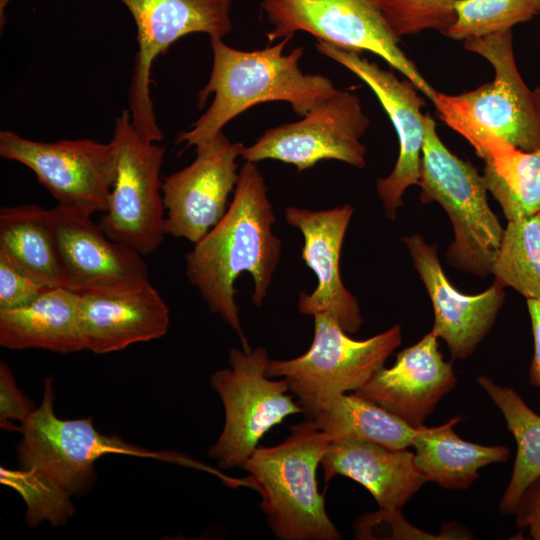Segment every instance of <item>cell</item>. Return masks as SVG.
Masks as SVG:
<instances>
[{
  "instance_id": "obj_1",
  "label": "cell",
  "mask_w": 540,
  "mask_h": 540,
  "mask_svg": "<svg viewBox=\"0 0 540 540\" xmlns=\"http://www.w3.org/2000/svg\"><path fill=\"white\" fill-rule=\"evenodd\" d=\"M55 391L51 376L44 380L41 404L20 426L17 445L20 469H1V479L23 496L26 520L32 527L42 521L64 524L75 512L70 498L86 494L96 478L95 462L109 454L155 456L100 433L93 418L64 420L54 411Z\"/></svg>"
},
{
  "instance_id": "obj_2",
  "label": "cell",
  "mask_w": 540,
  "mask_h": 540,
  "mask_svg": "<svg viewBox=\"0 0 540 540\" xmlns=\"http://www.w3.org/2000/svg\"><path fill=\"white\" fill-rule=\"evenodd\" d=\"M263 175L256 163L239 170L232 201L220 221L186 254V276L210 311L250 347L241 328L234 283L242 272L253 279L252 303L263 304L281 255V240Z\"/></svg>"
},
{
  "instance_id": "obj_3",
  "label": "cell",
  "mask_w": 540,
  "mask_h": 540,
  "mask_svg": "<svg viewBox=\"0 0 540 540\" xmlns=\"http://www.w3.org/2000/svg\"><path fill=\"white\" fill-rule=\"evenodd\" d=\"M292 36L262 50L243 51L210 38L213 62L209 80L199 93V107L214 98L192 129L178 134L177 142L198 147L222 132L233 118L252 106L271 101L288 102L293 111L306 115L338 91L329 78L302 72L304 48L284 49Z\"/></svg>"
},
{
  "instance_id": "obj_4",
  "label": "cell",
  "mask_w": 540,
  "mask_h": 540,
  "mask_svg": "<svg viewBox=\"0 0 540 540\" xmlns=\"http://www.w3.org/2000/svg\"><path fill=\"white\" fill-rule=\"evenodd\" d=\"M328 436L306 419L274 446H258L242 469L261 495L260 508L280 540H339L329 518L316 472L330 444Z\"/></svg>"
},
{
  "instance_id": "obj_5",
  "label": "cell",
  "mask_w": 540,
  "mask_h": 540,
  "mask_svg": "<svg viewBox=\"0 0 540 540\" xmlns=\"http://www.w3.org/2000/svg\"><path fill=\"white\" fill-rule=\"evenodd\" d=\"M464 48L486 59L494 78L458 95L435 92L440 119L476 150L494 136L524 150L540 148V104L515 62L512 30L464 40Z\"/></svg>"
},
{
  "instance_id": "obj_6",
  "label": "cell",
  "mask_w": 540,
  "mask_h": 540,
  "mask_svg": "<svg viewBox=\"0 0 540 540\" xmlns=\"http://www.w3.org/2000/svg\"><path fill=\"white\" fill-rule=\"evenodd\" d=\"M424 123L420 200L438 202L450 218L454 240L446 252L448 263L483 278L492 274L504 229L489 207L483 175L443 144L429 114Z\"/></svg>"
},
{
  "instance_id": "obj_7",
  "label": "cell",
  "mask_w": 540,
  "mask_h": 540,
  "mask_svg": "<svg viewBox=\"0 0 540 540\" xmlns=\"http://www.w3.org/2000/svg\"><path fill=\"white\" fill-rule=\"evenodd\" d=\"M314 336L302 355L271 360L267 375L282 377L309 417L332 398L355 391L381 367L400 345V325L365 340H354L329 313L314 316Z\"/></svg>"
},
{
  "instance_id": "obj_8",
  "label": "cell",
  "mask_w": 540,
  "mask_h": 540,
  "mask_svg": "<svg viewBox=\"0 0 540 540\" xmlns=\"http://www.w3.org/2000/svg\"><path fill=\"white\" fill-rule=\"evenodd\" d=\"M228 361L229 368L215 371L210 378L223 404L225 421L208 455L222 469L242 468L270 429L291 415L304 413L288 393L286 380L267 375L270 359L264 347L233 348Z\"/></svg>"
},
{
  "instance_id": "obj_9",
  "label": "cell",
  "mask_w": 540,
  "mask_h": 540,
  "mask_svg": "<svg viewBox=\"0 0 540 540\" xmlns=\"http://www.w3.org/2000/svg\"><path fill=\"white\" fill-rule=\"evenodd\" d=\"M268 41L306 32L336 48L376 54L431 101L436 90L399 48L375 0H262Z\"/></svg>"
},
{
  "instance_id": "obj_10",
  "label": "cell",
  "mask_w": 540,
  "mask_h": 540,
  "mask_svg": "<svg viewBox=\"0 0 540 540\" xmlns=\"http://www.w3.org/2000/svg\"><path fill=\"white\" fill-rule=\"evenodd\" d=\"M117 167L107 210L98 225L113 241L149 255L164 240L165 208L160 170L165 147L145 141L133 126L129 109L115 120Z\"/></svg>"
},
{
  "instance_id": "obj_11",
  "label": "cell",
  "mask_w": 540,
  "mask_h": 540,
  "mask_svg": "<svg viewBox=\"0 0 540 540\" xmlns=\"http://www.w3.org/2000/svg\"><path fill=\"white\" fill-rule=\"evenodd\" d=\"M137 27L138 50L128 90L131 120L148 142L163 139L150 96L153 61L175 41L191 33L223 38L232 29V0H120Z\"/></svg>"
},
{
  "instance_id": "obj_12",
  "label": "cell",
  "mask_w": 540,
  "mask_h": 540,
  "mask_svg": "<svg viewBox=\"0 0 540 540\" xmlns=\"http://www.w3.org/2000/svg\"><path fill=\"white\" fill-rule=\"evenodd\" d=\"M0 155L28 167L58 204L90 215L107 210L117 167L112 141L40 142L2 130Z\"/></svg>"
},
{
  "instance_id": "obj_13",
  "label": "cell",
  "mask_w": 540,
  "mask_h": 540,
  "mask_svg": "<svg viewBox=\"0 0 540 540\" xmlns=\"http://www.w3.org/2000/svg\"><path fill=\"white\" fill-rule=\"evenodd\" d=\"M370 121L359 97L338 90L296 122L266 130L254 144L244 147L245 161L278 160L299 172L321 160H338L357 168L366 165V147L360 139Z\"/></svg>"
},
{
  "instance_id": "obj_14",
  "label": "cell",
  "mask_w": 540,
  "mask_h": 540,
  "mask_svg": "<svg viewBox=\"0 0 540 540\" xmlns=\"http://www.w3.org/2000/svg\"><path fill=\"white\" fill-rule=\"evenodd\" d=\"M243 148L220 132L196 147L191 164L164 178L166 235L196 244L220 221L238 180L236 160Z\"/></svg>"
},
{
  "instance_id": "obj_15",
  "label": "cell",
  "mask_w": 540,
  "mask_h": 540,
  "mask_svg": "<svg viewBox=\"0 0 540 540\" xmlns=\"http://www.w3.org/2000/svg\"><path fill=\"white\" fill-rule=\"evenodd\" d=\"M65 288L80 295L119 293L149 283L143 255L111 240L88 213L51 208Z\"/></svg>"
},
{
  "instance_id": "obj_16",
  "label": "cell",
  "mask_w": 540,
  "mask_h": 540,
  "mask_svg": "<svg viewBox=\"0 0 540 540\" xmlns=\"http://www.w3.org/2000/svg\"><path fill=\"white\" fill-rule=\"evenodd\" d=\"M315 47L319 53L343 65L371 88L395 128L399 141L397 162L391 173L379 178L376 183L385 214L389 219H394L397 209L403 204L405 190L419 183L425 137V114L421 108L425 102L410 80H399L392 71L382 69L360 54L319 40Z\"/></svg>"
},
{
  "instance_id": "obj_17",
  "label": "cell",
  "mask_w": 540,
  "mask_h": 540,
  "mask_svg": "<svg viewBox=\"0 0 540 540\" xmlns=\"http://www.w3.org/2000/svg\"><path fill=\"white\" fill-rule=\"evenodd\" d=\"M352 215L353 207L349 204L328 210L295 206L284 210L286 222L303 235L301 259L317 278L312 293L299 294V312L312 316L329 313L348 334L359 331L364 322L357 299L344 286L340 275L342 244Z\"/></svg>"
},
{
  "instance_id": "obj_18",
  "label": "cell",
  "mask_w": 540,
  "mask_h": 540,
  "mask_svg": "<svg viewBox=\"0 0 540 540\" xmlns=\"http://www.w3.org/2000/svg\"><path fill=\"white\" fill-rule=\"evenodd\" d=\"M402 241L433 305L431 332L445 341L453 359L468 358L493 327L504 304V287L494 282L479 294H464L445 275L435 245H429L418 234Z\"/></svg>"
},
{
  "instance_id": "obj_19",
  "label": "cell",
  "mask_w": 540,
  "mask_h": 540,
  "mask_svg": "<svg viewBox=\"0 0 540 540\" xmlns=\"http://www.w3.org/2000/svg\"><path fill=\"white\" fill-rule=\"evenodd\" d=\"M438 337L429 332L400 351L354 392L380 405L413 428H422L439 401L456 385L452 363L444 360Z\"/></svg>"
},
{
  "instance_id": "obj_20",
  "label": "cell",
  "mask_w": 540,
  "mask_h": 540,
  "mask_svg": "<svg viewBox=\"0 0 540 540\" xmlns=\"http://www.w3.org/2000/svg\"><path fill=\"white\" fill-rule=\"evenodd\" d=\"M79 321L85 350L106 354L163 337L170 316L149 282L126 292L80 295Z\"/></svg>"
},
{
  "instance_id": "obj_21",
  "label": "cell",
  "mask_w": 540,
  "mask_h": 540,
  "mask_svg": "<svg viewBox=\"0 0 540 540\" xmlns=\"http://www.w3.org/2000/svg\"><path fill=\"white\" fill-rule=\"evenodd\" d=\"M320 465L326 482L337 475L348 477L367 489L381 509L401 510L427 482L407 448L360 439L331 441Z\"/></svg>"
},
{
  "instance_id": "obj_22",
  "label": "cell",
  "mask_w": 540,
  "mask_h": 540,
  "mask_svg": "<svg viewBox=\"0 0 540 540\" xmlns=\"http://www.w3.org/2000/svg\"><path fill=\"white\" fill-rule=\"evenodd\" d=\"M80 294L65 287L44 291L31 304L0 310V345L7 349H44L56 353L85 350Z\"/></svg>"
},
{
  "instance_id": "obj_23",
  "label": "cell",
  "mask_w": 540,
  "mask_h": 540,
  "mask_svg": "<svg viewBox=\"0 0 540 540\" xmlns=\"http://www.w3.org/2000/svg\"><path fill=\"white\" fill-rule=\"evenodd\" d=\"M460 420L456 416L442 425L420 428L412 445L418 471L427 481L450 490L467 489L479 478L481 468L509 458L507 446H485L460 438L453 429Z\"/></svg>"
},
{
  "instance_id": "obj_24",
  "label": "cell",
  "mask_w": 540,
  "mask_h": 540,
  "mask_svg": "<svg viewBox=\"0 0 540 540\" xmlns=\"http://www.w3.org/2000/svg\"><path fill=\"white\" fill-rule=\"evenodd\" d=\"M0 255L47 288L65 287L51 209L36 204L2 207Z\"/></svg>"
},
{
  "instance_id": "obj_25",
  "label": "cell",
  "mask_w": 540,
  "mask_h": 540,
  "mask_svg": "<svg viewBox=\"0 0 540 540\" xmlns=\"http://www.w3.org/2000/svg\"><path fill=\"white\" fill-rule=\"evenodd\" d=\"M475 151L485 161L487 190L507 220L540 214V148L524 151L486 136Z\"/></svg>"
},
{
  "instance_id": "obj_26",
  "label": "cell",
  "mask_w": 540,
  "mask_h": 540,
  "mask_svg": "<svg viewBox=\"0 0 540 540\" xmlns=\"http://www.w3.org/2000/svg\"><path fill=\"white\" fill-rule=\"evenodd\" d=\"M307 418L330 441L360 439L394 449L411 447L420 429L355 392L332 398Z\"/></svg>"
},
{
  "instance_id": "obj_27",
  "label": "cell",
  "mask_w": 540,
  "mask_h": 540,
  "mask_svg": "<svg viewBox=\"0 0 540 540\" xmlns=\"http://www.w3.org/2000/svg\"><path fill=\"white\" fill-rule=\"evenodd\" d=\"M477 382L501 411L517 445L512 474L499 502L502 514L514 515L522 494L540 476V415L513 388L484 375Z\"/></svg>"
},
{
  "instance_id": "obj_28",
  "label": "cell",
  "mask_w": 540,
  "mask_h": 540,
  "mask_svg": "<svg viewBox=\"0 0 540 540\" xmlns=\"http://www.w3.org/2000/svg\"><path fill=\"white\" fill-rule=\"evenodd\" d=\"M492 274L502 287L540 301V214L508 220Z\"/></svg>"
},
{
  "instance_id": "obj_29",
  "label": "cell",
  "mask_w": 540,
  "mask_h": 540,
  "mask_svg": "<svg viewBox=\"0 0 540 540\" xmlns=\"http://www.w3.org/2000/svg\"><path fill=\"white\" fill-rule=\"evenodd\" d=\"M540 13V0H456L446 37L466 40L512 30Z\"/></svg>"
},
{
  "instance_id": "obj_30",
  "label": "cell",
  "mask_w": 540,
  "mask_h": 540,
  "mask_svg": "<svg viewBox=\"0 0 540 540\" xmlns=\"http://www.w3.org/2000/svg\"><path fill=\"white\" fill-rule=\"evenodd\" d=\"M394 36L436 30L447 35L455 21L456 0H375Z\"/></svg>"
},
{
  "instance_id": "obj_31",
  "label": "cell",
  "mask_w": 540,
  "mask_h": 540,
  "mask_svg": "<svg viewBox=\"0 0 540 540\" xmlns=\"http://www.w3.org/2000/svg\"><path fill=\"white\" fill-rule=\"evenodd\" d=\"M442 530L434 535L412 526L401 514V510L381 509L367 513L356 519L354 533L357 539H399V540H430V539H469L460 529L450 532Z\"/></svg>"
},
{
  "instance_id": "obj_32",
  "label": "cell",
  "mask_w": 540,
  "mask_h": 540,
  "mask_svg": "<svg viewBox=\"0 0 540 540\" xmlns=\"http://www.w3.org/2000/svg\"><path fill=\"white\" fill-rule=\"evenodd\" d=\"M47 289L0 255V310L27 306Z\"/></svg>"
},
{
  "instance_id": "obj_33",
  "label": "cell",
  "mask_w": 540,
  "mask_h": 540,
  "mask_svg": "<svg viewBox=\"0 0 540 540\" xmlns=\"http://www.w3.org/2000/svg\"><path fill=\"white\" fill-rule=\"evenodd\" d=\"M35 410L33 403L18 388L10 367L0 362V424L4 429H15L12 422L20 426Z\"/></svg>"
},
{
  "instance_id": "obj_34",
  "label": "cell",
  "mask_w": 540,
  "mask_h": 540,
  "mask_svg": "<svg viewBox=\"0 0 540 540\" xmlns=\"http://www.w3.org/2000/svg\"><path fill=\"white\" fill-rule=\"evenodd\" d=\"M515 522L531 539L540 540V476L522 494L516 507Z\"/></svg>"
},
{
  "instance_id": "obj_35",
  "label": "cell",
  "mask_w": 540,
  "mask_h": 540,
  "mask_svg": "<svg viewBox=\"0 0 540 540\" xmlns=\"http://www.w3.org/2000/svg\"><path fill=\"white\" fill-rule=\"evenodd\" d=\"M527 308L534 343V353L529 368V381L532 386L540 388V301L527 300Z\"/></svg>"
},
{
  "instance_id": "obj_36",
  "label": "cell",
  "mask_w": 540,
  "mask_h": 540,
  "mask_svg": "<svg viewBox=\"0 0 540 540\" xmlns=\"http://www.w3.org/2000/svg\"><path fill=\"white\" fill-rule=\"evenodd\" d=\"M10 0H0V18H1V27H3V24L5 22V8Z\"/></svg>"
},
{
  "instance_id": "obj_37",
  "label": "cell",
  "mask_w": 540,
  "mask_h": 540,
  "mask_svg": "<svg viewBox=\"0 0 540 540\" xmlns=\"http://www.w3.org/2000/svg\"><path fill=\"white\" fill-rule=\"evenodd\" d=\"M540 104V84L534 90Z\"/></svg>"
}]
</instances>
